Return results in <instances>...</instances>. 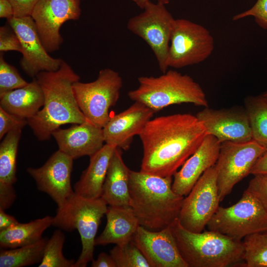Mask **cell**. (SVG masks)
Masks as SVG:
<instances>
[{
	"label": "cell",
	"mask_w": 267,
	"mask_h": 267,
	"mask_svg": "<svg viewBox=\"0 0 267 267\" xmlns=\"http://www.w3.org/2000/svg\"><path fill=\"white\" fill-rule=\"evenodd\" d=\"M130 170L125 164L121 149L116 148L112 156L103 185L101 198L109 206H130Z\"/></svg>",
	"instance_id": "603a6c76"
},
{
	"label": "cell",
	"mask_w": 267,
	"mask_h": 267,
	"mask_svg": "<svg viewBox=\"0 0 267 267\" xmlns=\"http://www.w3.org/2000/svg\"><path fill=\"white\" fill-rule=\"evenodd\" d=\"M208 134L203 124L188 113L150 120L139 134L143 146L140 171L173 177Z\"/></svg>",
	"instance_id": "6da1fadb"
},
{
	"label": "cell",
	"mask_w": 267,
	"mask_h": 267,
	"mask_svg": "<svg viewBox=\"0 0 267 267\" xmlns=\"http://www.w3.org/2000/svg\"><path fill=\"white\" fill-rule=\"evenodd\" d=\"M170 227L188 267H228L243 264L242 241L210 230L189 231L180 224L178 218Z\"/></svg>",
	"instance_id": "277c9868"
},
{
	"label": "cell",
	"mask_w": 267,
	"mask_h": 267,
	"mask_svg": "<svg viewBox=\"0 0 267 267\" xmlns=\"http://www.w3.org/2000/svg\"><path fill=\"white\" fill-rule=\"evenodd\" d=\"M143 11L130 18L127 23L129 31L142 39L150 46L160 71H167V60L175 20L165 5L150 1Z\"/></svg>",
	"instance_id": "30bf717a"
},
{
	"label": "cell",
	"mask_w": 267,
	"mask_h": 267,
	"mask_svg": "<svg viewBox=\"0 0 267 267\" xmlns=\"http://www.w3.org/2000/svg\"><path fill=\"white\" fill-rule=\"evenodd\" d=\"M28 125L27 119L12 115L0 107V139H1L9 132L22 129Z\"/></svg>",
	"instance_id": "e575fe53"
},
{
	"label": "cell",
	"mask_w": 267,
	"mask_h": 267,
	"mask_svg": "<svg viewBox=\"0 0 267 267\" xmlns=\"http://www.w3.org/2000/svg\"><path fill=\"white\" fill-rule=\"evenodd\" d=\"M155 113L143 104L134 102L125 110L110 117L103 128L105 142L128 150L133 137L139 135Z\"/></svg>",
	"instance_id": "ac0fdd59"
},
{
	"label": "cell",
	"mask_w": 267,
	"mask_h": 267,
	"mask_svg": "<svg viewBox=\"0 0 267 267\" xmlns=\"http://www.w3.org/2000/svg\"><path fill=\"white\" fill-rule=\"evenodd\" d=\"M81 0H40L31 16L42 43L48 52L59 49L63 43L60 34L62 24L78 20L81 14Z\"/></svg>",
	"instance_id": "4fadbf2b"
},
{
	"label": "cell",
	"mask_w": 267,
	"mask_h": 267,
	"mask_svg": "<svg viewBox=\"0 0 267 267\" xmlns=\"http://www.w3.org/2000/svg\"><path fill=\"white\" fill-rule=\"evenodd\" d=\"M172 183V177L130 170V206L140 225L158 231L178 218L184 197L173 190Z\"/></svg>",
	"instance_id": "3957f363"
},
{
	"label": "cell",
	"mask_w": 267,
	"mask_h": 267,
	"mask_svg": "<svg viewBox=\"0 0 267 267\" xmlns=\"http://www.w3.org/2000/svg\"><path fill=\"white\" fill-rule=\"evenodd\" d=\"M107 205L101 197L87 198L75 192L58 207L52 225L67 231L77 229L80 235L82 251L74 267H86L93 259L96 234Z\"/></svg>",
	"instance_id": "8992f818"
},
{
	"label": "cell",
	"mask_w": 267,
	"mask_h": 267,
	"mask_svg": "<svg viewBox=\"0 0 267 267\" xmlns=\"http://www.w3.org/2000/svg\"><path fill=\"white\" fill-rule=\"evenodd\" d=\"M44 104L43 90L35 78L23 87L0 95V107L22 119L33 117Z\"/></svg>",
	"instance_id": "cb8c5ba5"
},
{
	"label": "cell",
	"mask_w": 267,
	"mask_h": 267,
	"mask_svg": "<svg viewBox=\"0 0 267 267\" xmlns=\"http://www.w3.org/2000/svg\"><path fill=\"white\" fill-rule=\"evenodd\" d=\"M132 239L150 267H188L170 226L153 231L139 225Z\"/></svg>",
	"instance_id": "e0dca14e"
},
{
	"label": "cell",
	"mask_w": 267,
	"mask_h": 267,
	"mask_svg": "<svg viewBox=\"0 0 267 267\" xmlns=\"http://www.w3.org/2000/svg\"><path fill=\"white\" fill-rule=\"evenodd\" d=\"M7 22L20 41L22 54L20 65L29 76L34 78L41 72L56 71L60 68L63 60L48 54L31 16L13 17Z\"/></svg>",
	"instance_id": "5bb4252c"
},
{
	"label": "cell",
	"mask_w": 267,
	"mask_h": 267,
	"mask_svg": "<svg viewBox=\"0 0 267 267\" xmlns=\"http://www.w3.org/2000/svg\"><path fill=\"white\" fill-rule=\"evenodd\" d=\"M243 264L245 267H267V232H258L245 237Z\"/></svg>",
	"instance_id": "f1b7e54d"
},
{
	"label": "cell",
	"mask_w": 267,
	"mask_h": 267,
	"mask_svg": "<svg viewBox=\"0 0 267 267\" xmlns=\"http://www.w3.org/2000/svg\"><path fill=\"white\" fill-rule=\"evenodd\" d=\"M116 147L106 144L91 156L88 167L75 184L74 192L87 198L101 197L103 185L112 156Z\"/></svg>",
	"instance_id": "7402d4cb"
},
{
	"label": "cell",
	"mask_w": 267,
	"mask_h": 267,
	"mask_svg": "<svg viewBox=\"0 0 267 267\" xmlns=\"http://www.w3.org/2000/svg\"><path fill=\"white\" fill-rule=\"evenodd\" d=\"M53 217L46 216L27 223L17 224L0 231V246L13 249L33 244L42 238L43 232L52 224Z\"/></svg>",
	"instance_id": "d4e9b609"
},
{
	"label": "cell",
	"mask_w": 267,
	"mask_h": 267,
	"mask_svg": "<svg viewBox=\"0 0 267 267\" xmlns=\"http://www.w3.org/2000/svg\"><path fill=\"white\" fill-rule=\"evenodd\" d=\"M13 17V7L9 0H0V17L8 19Z\"/></svg>",
	"instance_id": "b9f144b4"
},
{
	"label": "cell",
	"mask_w": 267,
	"mask_h": 267,
	"mask_svg": "<svg viewBox=\"0 0 267 267\" xmlns=\"http://www.w3.org/2000/svg\"><path fill=\"white\" fill-rule=\"evenodd\" d=\"M105 215L106 224L95 238V246L122 245L132 240L140 224L131 206H109Z\"/></svg>",
	"instance_id": "44dd1931"
},
{
	"label": "cell",
	"mask_w": 267,
	"mask_h": 267,
	"mask_svg": "<svg viewBox=\"0 0 267 267\" xmlns=\"http://www.w3.org/2000/svg\"><path fill=\"white\" fill-rule=\"evenodd\" d=\"M65 239V235L61 229L54 231L47 240L39 267H74L76 261L66 259L63 254Z\"/></svg>",
	"instance_id": "f546056e"
},
{
	"label": "cell",
	"mask_w": 267,
	"mask_h": 267,
	"mask_svg": "<svg viewBox=\"0 0 267 267\" xmlns=\"http://www.w3.org/2000/svg\"><path fill=\"white\" fill-rule=\"evenodd\" d=\"M28 84L17 69L7 63L3 53L0 54V95L23 87Z\"/></svg>",
	"instance_id": "1f68e13d"
},
{
	"label": "cell",
	"mask_w": 267,
	"mask_h": 267,
	"mask_svg": "<svg viewBox=\"0 0 267 267\" xmlns=\"http://www.w3.org/2000/svg\"><path fill=\"white\" fill-rule=\"evenodd\" d=\"M16 195L13 185L0 184V209L5 211L11 207Z\"/></svg>",
	"instance_id": "74e56055"
},
{
	"label": "cell",
	"mask_w": 267,
	"mask_h": 267,
	"mask_svg": "<svg viewBox=\"0 0 267 267\" xmlns=\"http://www.w3.org/2000/svg\"><path fill=\"white\" fill-rule=\"evenodd\" d=\"M58 150L73 159L90 157L103 146L105 142L103 128L86 120L67 129H58L52 134Z\"/></svg>",
	"instance_id": "ffe728a7"
},
{
	"label": "cell",
	"mask_w": 267,
	"mask_h": 267,
	"mask_svg": "<svg viewBox=\"0 0 267 267\" xmlns=\"http://www.w3.org/2000/svg\"><path fill=\"white\" fill-rule=\"evenodd\" d=\"M207 226L209 230L242 241L250 234L267 232V212L245 190L235 204L225 208L219 206Z\"/></svg>",
	"instance_id": "ba28073f"
},
{
	"label": "cell",
	"mask_w": 267,
	"mask_h": 267,
	"mask_svg": "<svg viewBox=\"0 0 267 267\" xmlns=\"http://www.w3.org/2000/svg\"><path fill=\"white\" fill-rule=\"evenodd\" d=\"M134 1L139 7L141 9H143L146 4V3L150 1V0H132ZM170 0H158V2L161 3L164 5L169 3Z\"/></svg>",
	"instance_id": "7bdbcfd3"
},
{
	"label": "cell",
	"mask_w": 267,
	"mask_h": 267,
	"mask_svg": "<svg viewBox=\"0 0 267 267\" xmlns=\"http://www.w3.org/2000/svg\"><path fill=\"white\" fill-rule=\"evenodd\" d=\"M35 78L43 90L44 104L27 120L39 140L49 139L63 125L81 124L86 120L73 90V83L80 78L68 63L63 60L58 70L41 72Z\"/></svg>",
	"instance_id": "7a4b0ae2"
},
{
	"label": "cell",
	"mask_w": 267,
	"mask_h": 267,
	"mask_svg": "<svg viewBox=\"0 0 267 267\" xmlns=\"http://www.w3.org/2000/svg\"><path fill=\"white\" fill-rule=\"evenodd\" d=\"M22 129L9 132L0 144V184L13 185L17 181L16 159Z\"/></svg>",
	"instance_id": "83f0119b"
},
{
	"label": "cell",
	"mask_w": 267,
	"mask_h": 267,
	"mask_svg": "<svg viewBox=\"0 0 267 267\" xmlns=\"http://www.w3.org/2000/svg\"><path fill=\"white\" fill-rule=\"evenodd\" d=\"M252 140L267 149V99L262 94L244 99Z\"/></svg>",
	"instance_id": "484cf974"
},
{
	"label": "cell",
	"mask_w": 267,
	"mask_h": 267,
	"mask_svg": "<svg viewBox=\"0 0 267 267\" xmlns=\"http://www.w3.org/2000/svg\"><path fill=\"white\" fill-rule=\"evenodd\" d=\"M221 202L215 166L206 171L183 198L178 217L180 224L194 232L203 231Z\"/></svg>",
	"instance_id": "7c38bea8"
},
{
	"label": "cell",
	"mask_w": 267,
	"mask_h": 267,
	"mask_svg": "<svg viewBox=\"0 0 267 267\" xmlns=\"http://www.w3.org/2000/svg\"><path fill=\"white\" fill-rule=\"evenodd\" d=\"M253 176L246 190L258 200L267 212V174Z\"/></svg>",
	"instance_id": "d6a6232c"
},
{
	"label": "cell",
	"mask_w": 267,
	"mask_h": 267,
	"mask_svg": "<svg viewBox=\"0 0 267 267\" xmlns=\"http://www.w3.org/2000/svg\"><path fill=\"white\" fill-rule=\"evenodd\" d=\"M48 239L42 238L28 245L13 249H1L0 267H23L40 263Z\"/></svg>",
	"instance_id": "4316f807"
},
{
	"label": "cell",
	"mask_w": 267,
	"mask_h": 267,
	"mask_svg": "<svg viewBox=\"0 0 267 267\" xmlns=\"http://www.w3.org/2000/svg\"><path fill=\"white\" fill-rule=\"evenodd\" d=\"M267 174V149L258 158L250 172V175Z\"/></svg>",
	"instance_id": "ab89813d"
},
{
	"label": "cell",
	"mask_w": 267,
	"mask_h": 267,
	"mask_svg": "<svg viewBox=\"0 0 267 267\" xmlns=\"http://www.w3.org/2000/svg\"><path fill=\"white\" fill-rule=\"evenodd\" d=\"M92 267H116L115 261L110 255L101 253L96 260L91 261Z\"/></svg>",
	"instance_id": "f35d334b"
},
{
	"label": "cell",
	"mask_w": 267,
	"mask_h": 267,
	"mask_svg": "<svg viewBox=\"0 0 267 267\" xmlns=\"http://www.w3.org/2000/svg\"><path fill=\"white\" fill-rule=\"evenodd\" d=\"M17 51L22 52L20 41L13 30L7 26H1L0 28V51Z\"/></svg>",
	"instance_id": "d590c367"
},
{
	"label": "cell",
	"mask_w": 267,
	"mask_h": 267,
	"mask_svg": "<svg viewBox=\"0 0 267 267\" xmlns=\"http://www.w3.org/2000/svg\"><path fill=\"white\" fill-rule=\"evenodd\" d=\"M215 41L205 27L189 20L176 19L167 60L168 68L200 63L212 53Z\"/></svg>",
	"instance_id": "9c48e42d"
},
{
	"label": "cell",
	"mask_w": 267,
	"mask_h": 267,
	"mask_svg": "<svg viewBox=\"0 0 267 267\" xmlns=\"http://www.w3.org/2000/svg\"><path fill=\"white\" fill-rule=\"evenodd\" d=\"M40 0H9L13 9V17H24L31 16Z\"/></svg>",
	"instance_id": "8d00e7d4"
},
{
	"label": "cell",
	"mask_w": 267,
	"mask_h": 267,
	"mask_svg": "<svg viewBox=\"0 0 267 267\" xmlns=\"http://www.w3.org/2000/svg\"><path fill=\"white\" fill-rule=\"evenodd\" d=\"M122 86L119 73L110 68L100 70L93 82H74V96L86 120L103 128L111 117L109 110L117 102Z\"/></svg>",
	"instance_id": "52a82bcc"
},
{
	"label": "cell",
	"mask_w": 267,
	"mask_h": 267,
	"mask_svg": "<svg viewBox=\"0 0 267 267\" xmlns=\"http://www.w3.org/2000/svg\"><path fill=\"white\" fill-rule=\"evenodd\" d=\"M110 255L116 267H150L133 239L124 244L116 245L110 251Z\"/></svg>",
	"instance_id": "4dcf8cb0"
},
{
	"label": "cell",
	"mask_w": 267,
	"mask_h": 267,
	"mask_svg": "<svg viewBox=\"0 0 267 267\" xmlns=\"http://www.w3.org/2000/svg\"><path fill=\"white\" fill-rule=\"evenodd\" d=\"M206 130L221 143L245 142L252 140V132L244 107L215 109L205 107L196 115Z\"/></svg>",
	"instance_id": "2e32d148"
},
{
	"label": "cell",
	"mask_w": 267,
	"mask_h": 267,
	"mask_svg": "<svg viewBox=\"0 0 267 267\" xmlns=\"http://www.w3.org/2000/svg\"><path fill=\"white\" fill-rule=\"evenodd\" d=\"M262 94L267 99V90L262 93Z\"/></svg>",
	"instance_id": "ee69618b"
},
{
	"label": "cell",
	"mask_w": 267,
	"mask_h": 267,
	"mask_svg": "<svg viewBox=\"0 0 267 267\" xmlns=\"http://www.w3.org/2000/svg\"><path fill=\"white\" fill-rule=\"evenodd\" d=\"M248 16L254 17L258 25L264 30L267 29V0H257L250 9L237 14L232 17L234 21Z\"/></svg>",
	"instance_id": "836d02e7"
},
{
	"label": "cell",
	"mask_w": 267,
	"mask_h": 267,
	"mask_svg": "<svg viewBox=\"0 0 267 267\" xmlns=\"http://www.w3.org/2000/svg\"><path fill=\"white\" fill-rule=\"evenodd\" d=\"M73 160L58 150L42 166L27 169L38 189L48 195L58 207L65 203L75 193L71 184Z\"/></svg>",
	"instance_id": "9a60e30c"
},
{
	"label": "cell",
	"mask_w": 267,
	"mask_h": 267,
	"mask_svg": "<svg viewBox=\"0 0 267 267\" xmlns=\"http://www.w3.org/2000/svg\"><path fill=\"white\" fill-rule=\"evenodd\" d=\"M221 144L213 135L205 136L197 149L174 175L172 188L176 193L187 195L203 173L215 165Z\"/></svg>",
	"instance_id": "d6986e66"
},
{
	"label": "cell",
	"mask_w": 267,
	"mask_h": 267,
	"mask_svg": "<svg viewBox=\"0 0 267 267\" xmlns=\"http://www.w3.org/2000/svg\"><path fill=\"white\" fill-rule=\"evenodd\" d=\"M18 222L14 217L7 214L4 211L0 209V231L7 229Z\"/></svg>",
	"instance_id": "60d3db41"
},
{
	"label": "cell",
	"mask_w": 267,
	"mask_h": 267,
	"mask_svg": "<svg viewBox=\"0 0 267 267\" xmlns=\"http://www.w3.org/2000/svg\"><path fill=\"white\" fill-rule=\"evenodd\" d=\"M266 149L253 140L221 143L215 165L221 202L237 183L250 175L253 166Z\"/></svg>",
	"instance_id": "8fae6325"
},
{
	"label": "cell",
	"mask_w": 267,
	"mask_h": 267,
	"mask_svg": "<svg viewBox=\"0 0 267 267\" xmlns=\"http://www.w3.org/2000/svg\"><path fill=\"white\" fill-rule=\"evenodd\" d=\"M137 80L138 87L128 92L129 97L155 112L171 105L182 103L208 107L203 89L188 75L170 70L158 77L141 76Z\"/></svg>",
	"instance_id": "5b68a950"
}]
</instances>
